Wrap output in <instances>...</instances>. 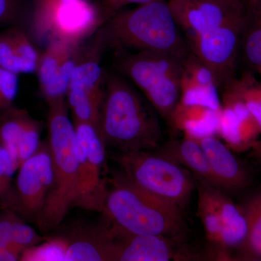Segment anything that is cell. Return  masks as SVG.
<instances>
[{
	"mask_svg": "<svg viewBox=\"0 0 261 261\" xmlns=\"http://www.w3.org/2000/svg\"><path fill=\"white\" fill-rule=\"evenodd\" d=\"M154 108L126 81L106 73L99 135L116 152L154 151L162 144V128Z\"/></svg>",
	"mask_w": 261,
	"mask_h": 261,
	"instance_id": "obj_1",
	"label": "cell"
},
{
	"mask_svg": "<svg viewBox=\"0 0 261 261\" xmlns=\"http://www.w3.org/2000/svg\"><path fill=\"white\" fill-rule=\"evenodd\" d=\"M99 29L106 49L158 51L183 59L192 53L164 0L120 10Z\"/></svg>",
	"mask_w": 261,
	"mask_h": 261,
	"instance_id": "obj_2",
	"label": "cell"
},
{
	"mask_svg": "<svg viewBox=\"0 0 261 261\" xmlns=\"http://www.w3.org/2000/svg\"><path fill=\"white\" fill-rule=\"evenodd\" d=\"M184 211L141 188L123 173H113L108 178L102 214L125 231L185 241L187 223Z\"/></svg>",
	"mask_w": 261,
	"mask_h": 261,
	"instance_id": "obj_3",
	"label": "cell"
},
{
	"mask_svg": "<svg viewBox=\"0 0 261 261\" xmlns=\"http://www.w3.org/2000/svg\"><path fill=\"white\" fill-rule=\"evenodd\" d=\"M48 141L53 159V182L37 224L43 232L56 229L75 206L78 184L76 135L65 98L48 104Z\"/></svg>",
	"mask_w": 261,
	"mask_h": 261,
	"instance_id": "obj_4",
	"label": "cell"
},
{
	"mask_svg": "<svg viewBox=\"0 0 261 261\" xmlns=\"http://www.w3.org/2000/svg\"><path fill=\"white\" fill-rule=\"evenodd\" d=\"M116 54L117 69L135 84L158 114L169 123L179 102L186 58L152 51H117Z\"/></svg>",
	"mask_w": 261,
	"mask_h": 261,
	"instance_id": "obj_5",
	"label": "cell"
},
{
	"mask_svg": "<svg viewBox=\"0 0 261 261\" xmlns=\"http://www.w3.org/2000/svg\"><path fill=\"white\" fill-rule=\"evenodd\" d=\"M175 20L192 51L241 34L247 0H170Z\"/></svg>",
	"mask_w": 261,
	"mask_h": 261,
	"instance_id": "obj_6",
	"label": "cell"
},
{
	"mask_svg": "<svg viewBox=\"0 0 261 261\" xmlns=\"http://www.w3.org/2000/svg\"><path fill=\"white\" fill-rule=\"evenodd\" d=\"M113 160L126 177L141 188L185 211L197 182L191 173L161 152H116Z\"/></svg>",
	"mask_w": 261,
	"mask_h": 261,
	"instance_id": "obj_7",
	"label": "cell"
},
{
	"mask_svg": "<svg viewBox=\"0 0 261 261\" xmlns=\"http://www.w3.org/2000/svg\"><path fill=\"white\" fill-rule=\"evenodd\" d=\"M94 37L87 46L81 47L66 97L73 120L92 123L99 130L106 87V73L100 63L106 49L100 29Z\"/></svg>",
	"mask_w": 261,
	"mask_h": 261,
	"instance_id": "obj_8",
	"label": "cell"
},
{
	"mask_svg": "<svg viewBox=\"0 0 261 261\" xmlns=\"http://www.w3.org/2000/svg\"><path fill=\"white\" fill-rule=\"evenodd\" d=\"M79 172L74 207L102 214L107 195L108 174L106 146L92 123L73 120Z\"/></svg>",
	"mask_w": 261,
	"mask_h": 261,
	"instance_id": "obj_9",
	"label": "cell"
},
{
	"mask_svg": "<svg viewBox=\"0 0 261 261\" xmlns=\"http://www.w3.org/2000/svg\"><path fill=\"white\" fill-rule=\"evenodd\" d=\"M14 196L9 209L24 220L37 223L42 215L53 182V159L47 140L19 166Z\"/></svg>",
	"mask_w": 261,
	"mask_h": 261,
	"instance_id": "obj_10",
	"label": "cell"
},
{
	"mask_svg": "<svg viewBox=\"0 0 261 261\" xmlns=\"http://www.w3.org/2000/svg\"><path fill=\"white\" fill-rule=\"evenodd\" d=\"M104 23L101 9L87 0H70L51 7L33 24L32 33L37 41L50 34L51 39L81 44Z\"/></svg>",
	"mask_w": 261,
	"mask_h": 261,
	"instance_id": "obj_11",
	"label": "cell"
},
{
	"mask_svg": "<svg viewBox=\"0 0 261 261\" xmlns=\"http://www.w3.org/2000/svg\"><path fill=\"white\" fill-rule=\"evenodd\" d=\"M112 226L114 261L188 260L196 257L182 245L185 241L161 235L137 234Z\"/></svg>",
	"mask_w": 261,
	"mask_h": 261,
	"instance_id": "obj_12",
	"label": "cell"
},
{
	"mask_svg": "<svg viewBox=\"0 0 261 261\" xmlns=\"http://www.w3.org/2000/svg\"><path fill=\"white\" fill-rule=\"evenodd\" d=\"M82 45L51 39L39 56L37 70L39 87L47 104L66 97Z\"/></svg>",
	"mask_w": 261,
	"mask_h": 261,
	"instance_id": "obj_13",
	"label": "cell"
},
{
	"mask_svg": "<svg viewBox=\"0 0 261 261\" xmlns=\"http://www.w3.org/2000/svg\"><path fill=\"white\" fill-rule=\"evenodd\" d=\"M63 238L67 242L65 261H114L113 226L105 217L97 224L75 228Z\"/></svg>",
	"mask_w": 261,
	"mask_h": 261,
	"instance_id": "obj_14",
	"label": "cell"
},
{
	"mask_svg": "<svg viewBox=\"0 0 261 261\" xmlns=\"http://www.w3.org/2000/svg\"><path fill=\"white\" fill-rule=\"evenodd\" d=\"M198 141L205 152L219 190L226 193L237 192L248 185V173L226 144L216 136Z\"/></svg>",
	"mask_w": 261,
	"mask_h": 261,
	"instance_id": "obj_15",
	"label": "cell"
},
{
	"mask_svg": "<svg viewBox=\"0 0 261 261\" xmlns=\"http://www.w3.org/2000/svg\"><path fill=\"white\" fill-rule=\"evenodd\" d=\"M39 56L28 36L18 29L0 34V67L18 75L37 71Z\"/></svg>",
	"mask_w": 261,
	"mask_h": 261,
	"instance_id": "obj_16",
	"label": "cell"
},
{
	"mask_svg": "<svg viewBox=\"0 0 261 261\" xmlns=\"http://www.w3.org/2000/svg\"><path fill=\"white\" fill-rule=\"evenodd\" d=\"M213 192L221 222V247L218 258L231 260V252L238 250L246 238V220L240 206L235 205L226 192L215 187Z\"/></svg>",
	"mask_w": 261,
	"mask_h": 261,
	"instance_id": "obj_17",
	"label": "cell"
},
{
	"mask_svg": "<svg viewBox=\"0 0 261 261\" xmlns=\"http://www.w3.org/2000/svg\"><path fill=\"white\" fill-rule=\"evenodd\" d=\"M159 152L176 161L193 175L198 183L218 188L205 152L198 140L184 135L179 140H173L159 148Z\"/></svg>",
	"mask_w": 261,
	"mask_h": 261,
	"instance_id": "obj_18",
	"label": "cell"
},
{
	"mask_svg": "<svg viewBox=\"0 0 261 261\" xmlns=\"http://www.w3.org/2000/svg\"><path fill=\"white\" fill-rule=\"evenodd\" d=\"M246 73L261 74V0H247L240 34L238 65Z\"/></svg>",
	"mask_w": 261,
	"mask_h": 261,
	"instance_id": "obj_19",
	"label": "cell"
},
{
	"mask_svg": "<svg viewBox=\"0 0 261 261\" xmlns=\"http://www.w3.org/2000/svg\"><path fill=\"white\" fill-rule=\"evenodd\" d=\"M221 111L203 106H184L178 103L169 124L184 135L200 140L218 135Z\"/></svg>",
	"mask_w": 261,
	"mask_h": 261,
	"instance_id": "obj_20",
	"label": "cell"
},
{
	"mask_svg": "<svg viewBox=\"0 0 261 261\" xmlns=\"http://www.w3.org/2000/svg\"><path fill=\"white\" fill-rule=\"evenodd\" d=\"M197 189V215L205 230L206 240L213 252L211 253L218 258L221 247V222L213 192L214 187L198 183Z\"/></svg>",
	"mask_w": 261,
	"mask_h": 261,
	"instance_id": "obj_21",
	"label": "cell"
},
{
	"mask_svg": "<svg viewBox=\"0 0 261 261\" xmlns=\"http://www.w3.org/2000/svg\"><path fill=\"white\" fill-rule=\"evenodd\" d=\"M34 119L27 110L13 106L3 111L0 119V144L9 152L17 169L19 168V143Z\"/></svg>",
	"mask_w": 261,
	"mask_h": 261,
	"instance_id": "obj_22",
	"label": "cell"
},
{
	"mask_svg": "<svg viewBox=\"0 0 261 261\" xmlns=\"http://www.w3.org/2000/svg\"><path fill=\"white\" fill-rule=\"evenodd\" d=\"M247 223V235L238 249L240 258L261 260V191L249 197L240 206Z\"/></svg>",
	"mask_w": 261,
	"mask_h": 261,
	"instance_id": "obj_23",
	"label": "cell"
},
{
	"mask_svg": "<svg viewBox=\"0 0 261 261\" xmlns=\"http://www.w3.org/2000/svg\"><path fill=\"white\" fill-rule=\"evenodd\" d=\"M179 104L184 106H200L216 111L222 109L219 89L206 87L197 84L183 71L181 82Z\"/></svg>",
	"mask_w": 261,
	"mask_h": 261,
	"instance_id": "obj_24",
	"label": "cell"
},
{
	"mask_svg": "<svg viewBox=\"0 0 261 261\" xmlns=\"http://www.w3.org/2000/svg\"><path fill=\"white\" fill-rule=\"evenodd\" d=\"M67 242L63 237H49L42 243L24 250L20 260L65 261Z\"/></svg>",
	"mask_w": 261,
	"mask_h": 261,
	"instance_id": "obj_25",
	"label": "cell"
},
{
	"mask_svg": "<svg viewBox=\"0 0 261 261\" xmlns=\"http://www.w3.org/2000/svg\"><path fill=\"white\" fill-rule=\"evenodd\" d=\"M46 238H42L25 220L16 213L13 216L11 240L8 248L21 256L24 250L42 243Z\"/></svg>",
	"mask_w": 261,
	"mask_h": 261,
	"instance_id": "obj_26",
	"label": "cell"
},
{
	"mask_svg": "<svg viewBox=\"0 0 261 261\" xmlns=\"http://www.w3.org/2000/svg\"><path fill=\"white\" fill-rule=\"evenodd\" d=\"M15 167L9 152L0 144V207L10 208L14 196Z\"/></svg>",
	"mask_w": 261,
	"mask_h": 261,
	"instance_id": "obj_27",
	"label": "cell"
},
{
	"mask_svg": "<svg viewBox=\"0 0 261 261\" xmlns=\"http://www.w3.org/2000/svg\"><path fill=\"white\" fill-rule=\"evenodd\" d=\"M18 90V75L0 67V111L13 106Z\"/></svg>",
	"mask_w": 261,
	"mask_h": 261,
	"instance_id": "obj_28",
	"label": "cell"
},
{
	"mask_svg": "<svg viewBox=\"0 0 261 261\" xmlns=\"http://www.w3.org/2000/svg\"><path fill=\"white\" fill-rule=\"evenodd\" d=\"M157 0H102L101 10L105 23L123 8L129 5H144Z\"/></svg>",
	"mask_w": 261,
	"mask_h": 261,
	"instance_id": "obj_29",
	"label": "cell"
},
{
	"mask_svg": "<svg viewBox=\"0 0 261 261\" xmlns=\"http://www.w3.org/2000/svg\"><path fill=\"white\" fill-rule=\"evenodd\" d=\"M20 13L19 0H0V25L15 23Z\"/></svg>",
	"mask_w": 261,
	"mask_h": 261,
	"instance_id": "obj_30",
	"label": "cell"
},
{
	"mask_svg": "<svg viewBox=\"0 0 261 261\" xmlns=\"http://www.w3.org/2000/svg\"><path fill=\"white\" fill-rule=\"evenodd\" d=\"M14 211L0 207V247L9 246Z\"/></svg>",
	"mask_w": 261,
	"mask_h": 261,
	"instance_id": "obj_31",
	"label": "cell"
},
{
	"mask_svg": "<svg viewBox=\"0 0 261 261\" xmlns=\"http://www.w3.org/2000/svg\"><path fill=\"white\" fill-rule=\"evenodd\" d=\"M20 256L8 247H0V261L20 260Z\"/></svg>",
	"mask_w": 261,
	"mask_h": 261,
	"instance_id": "obj_32",
	"label": "cell"
},
{
	"mask_svg": "<svg viewBox=\"0 0 261 261\" xmlns=\"http://www.w3.org/2000/svg\"><path fill=\"white\" fill-rule=\"evenodd\" d=\"M251 154L252 157L256 160L261 167V139L255 142V145L252 147Z\"/></svg>",
	"mask_w": 261,
	"mask_h": 261,
	"instance_id": "obj_33",
	"label": "cell"
},
{
	"mask_svg": "<svg viewBox=\"0 0 261 261\" xmlns=\"http://www.w3.org/2000/svg\"><path fill=\"white\" fill-rule=\"evenodd\" d=\"M38 1L43 2V3H57L60 2L70 1V0H38Z\"/></svg>",
	"mask_w": 261,
	"mask_h": 261,
	"instance_id": "obj_34",
	"label": "cell"
},
{
	"mask_svg": "<svg viewBox=\"0 0 261 261\" xmlns=\"http://www.w3.org/2000/svg\"><path fill=\"white\" fill-rule=\"evenodd\" d=\"M2 114H3V111H0V119H1Z\"/></svg>",
	"mask_w": 261,
	"mask_h": 261,
	"instance_id": "obj_35",
	"label": "cell"
}]
</instances>
